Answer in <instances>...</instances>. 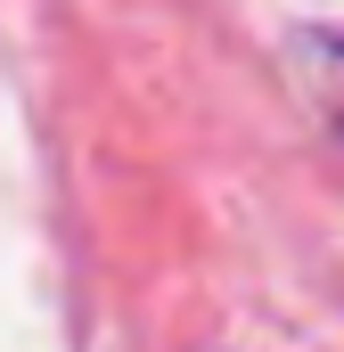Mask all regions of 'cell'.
<instances>
[{"label": "cell", "mask_w": 344, "mask_h": 352, "mask_svg": "<svg viewBox=\"0 0 344 352\" xmlns=\"http://www.w3.org/2000/svg\"><path fill=\"white\" fill-rule=\"evenodd\" d=\"M303 90H312V107H320V123H328V148L344 156V25H320V33H303Z\"/></svg>", "instance_id": "obj_1"}]
</instances>
